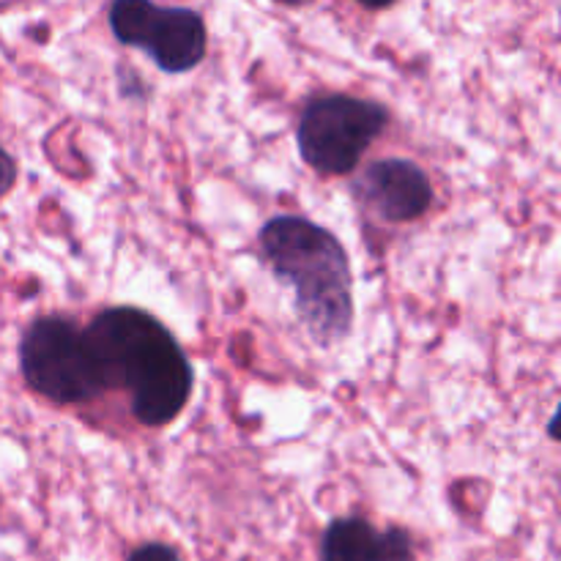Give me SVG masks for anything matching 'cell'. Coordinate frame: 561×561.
I'll return each mask as SVG.
<instances>
[{
	"instance_id": "2",
	"label": "cell",
	"mask_w": 561,
	"mask_h": 561,
	"mask_svg": "<svg viewBox=\"0 0 561 561\" xmlns=\"http://www.w3.org/2000/svg\"><path fill=\"white\" fill-rule=\"evenodd\" d=\"M261 247L277 277L294 288L296 312L312 340L329 348L348 337L354 279L343 244L310 219L277 217L263 225Z\"/></svg>"
},
{
	"instance_id": "1",
	"label": "cell",
	"mask_w": 561,
	"mask_h": 561,
	"mask_svg": "<svg viewBox=\"0 0 561 561\" xmlns=\"http://www.w3.org/2000/svg\"><path fill=\"white\" fill-rule=\"evenodd\" d=\"M82 334L104 389L131 392V409L142 425H168L181 414L192 392V367L157 318L135 307H113Z\"/></svg>"
},
{
	"instance_id": "8",
	"label": "cell",
	"mask_w": 561,
	"mask_h": 561,
	"mask_svg": "<svg viewBox=\"0 0 561 561\" xmlns=\"http://www.w3.org/2000/svg\"><path fill=\"white\" fill-rule=\"evenodd\" d=\"M383 561H414L409 535L400 529L383 531Z\"/></svg>"
},
{
	"instance_id": "5",
	"label": "cell",
	"mask_w": 561,
	"mask_h": 561,
	"mask_svg": "<svg viewBox=\"0 0 561 561\" xmlns=\"http://www.w3.org/2000/svg\"><path fill=\"white\" fill-rule=\"evenodd\" d=\"M110 27L121 44L146 49L168 75L195 69L206 55V25L190 9H162L151 0H113Z\"/></svg>"
},
{
	"instance_id": "9",
	"label": "cell",
	"mask_w": 561,
	"mask_h": 561,
	"mask_svg": "<svg viewBox=\"0 0 561 561\" xmlns=\"http://www.w3.org/2000/svg\"><path fill=\"white\" fill-rule=\"evenodd\" d=\"M129 561H181L179 553L170 546H162V542H151V546H142L131 553Z\"/></svg>"
},
{
	"instance_id": "12",
	"label": "cell",
	"mask_w": 561,
	"mask_h": 561,
	"mask_svg": "<svg viewBox=\"0 0 561 561\" xmlns=\"http://www.w3.org/2000/svg\"><path fill=\"white\" fill-rule=\"evenodd\" d=\"M277 3H285V5H305V3H310V0H277Z\"/></svg>"
},
{
	"instance_id": "11",
	"label": "cell",
	"mask_w": 561,
	"mask_h": 561,
	"mask_svg": "<svg viewBox=\"0 0 561 561\" xmlns=\"http://www.w3.org/2000/svg\"><path fill=\"white\" fill-rule=\"evenodd\" d=\"M362 5H365V9H373V11H378V9H389V5L394 3V0H359Z\"/></svg>"
},
{
	"instance_id": "4",
	"label": "cell",
	"mask_w": 561,
	"mask_h": 561,
	"mask_svg": "<svg viewBox=\"0 0 561 561\" xmlns=\"http://www.w3.org/2000/svg\"><path fill=\"white\" fill-rule=\"evenodd\" d=\"M387 126V110L354 96H323L299 121V151L312 170L343 175L359 164Z\"/></svg>"
},
{
	"instance_id": "3",
	"label": "cell",
	"mask_w": 561,
	"mask_h": 561,
	"mask_svg": "<svg viewBox=\"0 0 561 561\" xmlns=\"http://www.w3.org/2000/svg\"><path fill=\"white\" fill-rule=\"evenodd\" d=\"M25 381L60 405L82 403L104 389L85 334L64 318H38L20 345Z\"/></svg>"
},
{
	"instance_id": "7",
	"label": "cell",
	"mask_w": 561,
	"mask_h": 561,
	"mask_svg": "<svg viewBox=\"0 0 561 561\" xmlns=\"http://www.w3.org/2000/svg\"><path fill=\"white\" fill-rule=\"evenodd\" d=\"M321 561H383V535L362 518H340L327 529Z\"/></svg>"
},
{
	"instance_id": "10",
	"label": "cell",
	"mask_w": 561,
	"mask_h": 561,
	"mask_svg": "<svg viewBox=\"0 0 561 561\" xmlns=\"http://www.w3.org/2000/svg\"><path fill=\"white\" fill-rule=\"evenodd\" d=\"M16 179V168H14V159L0 148V197L9 195V190L14 186Z\"/></svg>"
},
{
	"instance_id": "6",
	"label": "cell",
	"mask_w": 561,
	"mask_h": 561,
	"mask_svg": "<svg viewBox=\"0 0 561 561\" xmlns=\"http://www.w3.org/2000/svg\"><path fill=\"white\" fill-rule=\"evenodd\" d=\"M367 206L387 222H411L422 217L433 201L427 175L409 159H381L365 170L359 181Z\"/></svg>"
}]
</instances>
